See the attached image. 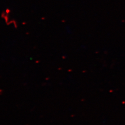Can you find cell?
Segmentation results:
<instances>
[]
</instances>
